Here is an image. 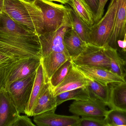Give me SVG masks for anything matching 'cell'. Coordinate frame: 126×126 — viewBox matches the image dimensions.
<instances>
[{
    "mask_svg": "<svg viewBox=\"0 0 126 126\" xmlns=\"http://www.w3.org/2000/svg\"><path fill=\"white\" fill-rule=\"evenodd\" d=\"M67 8L72 27L80 38L88 43L90 27L80 19L72 8L70 7H67Z\"/></svg>",
    "mask_w": 126,
    "mask_h": 126,
    "instance_id": "obj_25",
    "label": "cell"
},
{
    "mask_svg": "<svg viewBox=\"0 0 126 126\" xmlns=\"http://www.w3.org/2000/svg\"><path fill=\"white\" fill-rule=\"evenodd\" d=\"M80 118L79 126H108L105 117L84 116Z\"/></svg>",
    "mask_w": 126,
    "mask_h": 126,
    "instance_id": "obj_28",
    "label": "cell"
},
{
    "mask_svg": "<svg viewBox=\"0 0 126 126\" xmlns=\"http://www.w3.org/2000/svg\"><path fill=\"white\" fill-rule=\"evenodd\" d=\"M108 1V0H99L98 10L94 19V23L98 21L103 17L104 7Z\"/></svg>",
    "mask_w": 126,
    "mask_h": 126,
    "instance_id": "obj_30",
    "label": "cell"
},
{
    "mask_svg": "<svg viewBox=\"0 0 126 126\" xmlns=\"http://www.w3.org/2000/svg\"><path fill=\"white\" fill-rule=\"evenodd\" d=\"M108 126H126V112L110 109L105 117Z\"/></svg>",
    "mask_w": 126,
    "mask_h": 126,
    "instance_id": "obj_26",
    "label": "cell"
},
{
    "mask_svg": "<svg viewBox=\"0 0 126 126\" xmlns=\"http://www.w3.org/2000/svg\"><path fill=\"white\" fill-rule=\"evenodd\" d=\"M88 78L87 87L92 97L100 101L106 106L109 107L110 94V85L105 86L89 78Z\"/></svg>",
    "mask_w": 126,
    "mask_h": 126,
    "instance_id": "obj_23",
    "label": "cell"
},
{
    "mask_svg": "<svg viewBox=\"0 0 126 126\" xmlns=\"http://www.w3.org/2000/svg\"><path fill=\"white\" fill-rule=\"evenodd\" d=\"M88 78L72 63L67 75L63 81L53 89L55 96L63 92L79 88H85L88 85Z\"/></svg>",
    "mask_w": 126,
    "mask_h": 126,
    "instance_id": "obj_9",
    "label": "cell"
},
{
    "mask_svg": "<svg viewBox=\"0 0 126 126\" xmlns=\"http://www.w3.org/2000/svg\"><path fill=\"white\" fill-rule=\"evenodd\" d=\"M111 84L109 107L126 112V82Z\"/></svg>",
    "mask_w": 126,
    "mask_h": 126,
    "instance_id": "obj_19",
    "label": "cell"
},
{
    "mask_svg": "<svg viewBox=\"0 0 126 126\" xmlns=\"http://www.w3.org/2000/svg\"><path fill=\"white\" fill-rule=\"evenodd\" d=\"M100 101L92 97L87 100L75 101L69 107L72 114L81 117L95 116L105 117L109 110Z\"/></svg>",
    "mask_w": 126,
    "mask_h": 126,
    "instance_id": "obj_8",
    "label": "cell"
},
{
    "mask_svg": "<svg viewBox=\"0 0 126 126\" xmlns=\"http://www.w3.org/2000/svg\"><path fill=\"white\" fill-rule=\"evenodd\" d=\"M36 125L32 122L28 115H19L13 126H35Z\"/></svg>",
    "mask_w": 126,
    "mask_h": 126,
    "instance_id": "obj_29",
    "label": "cell"
},
{
    "mask_svg": "<svg viewBox=\"0 0 126 126\" xmlns=\"http://www.w3.org/2000/svg\"><path fill=\"white\" fill-rule=\"evenodd\" d=\"M20 115L6 90H0V126H13Z\"/></svg>",
    "mask_w": 126,
    "mask_h": 126,
    "instance_id": "obj_12",
    "label": "cell"
},
{
    "mask_svg": "<svg viewBox=\"0 0 126 126\" xmlns=\"http://www.w3.org/2000/svg\"><path fill=\"white\" fill-rule=\"evenodd\" d=\"M120 0H111L106 14L90 27L88 43L104 47L111 36Z\"/></svg>",
    "mask_w": 126,
    "mask_h": 126,
    "instance_id": "obj_3",
    "label": "cell"
},
{
    "mask_svg": "<svg viewBox=\"0 0 126 126\" xmlns=\"http://www.w3.org/2000/svg\"><path fill=\"white\" fill-rule=\"evenodd\" d=\"M80 118L78 115H60L51 111L34 116V123L39 126H79Z\"/></svg>",
    "mask_w": 126,
    "mask_h": 126,
    "instance_id": "obj_11",
    "label": "cell"
},
{
    "mask_svg": "<svg viewBox=\"0 0 126 126\" xmlns=\"http://www.w3.org/2000/svg\"><path fill=\"white\" fill-rule=\"evenodd\" d=\"M118 52L121 58L126 61V49H118Z\"/></svg>",
    "mask_w": 126,
    "mask_h": 126,
    "instance_id": "obj_32",
    "label": "cell"
},
{
    "mask_svg": "<svg viewBox=\"0 0 126 126\" xmlns=\"http://www.w3.org/2000/svg\"><path fill=\"white\" fill-rule=\"evenodd\" d=\"M45 83L44 72L43 65L41 63L36 71L31 96L25 111V114L28 116L32 117L33 109L40 94Z\"/></svg>",
    "mask_w": 126,
    "mask_h": 126,
    "instance_id": "obj_18",
    "label": "cell"
},
{
    "mask_svg": "<svg viewBox=\"0 0 126 126\" xmlns=\"http://www.w3.org/2000/svg\"><path fill=\"white\" fill-rule=\"evenodd\" d=\"M0 32L20 38H33L38 36L13 20L4 12L0 15Z\"/></svg>",
    "mask_w": 126,
    "mask_h": 126,
    "instance_id": "obj_14",
    "label": "cell"
},
{
    "mask_svg": "<svg viewBox=\"0 0 126 126\" xmlns=\"http://www.w3.org/2000/svg\"><path fill=\"white\" fill-rule=\"evenodd\" d=\"M64 43L72 60L80 55L87 45V43L78 35L72 27L66 32L64 37Z\"/></svg>",
    "mask_w": 126,
    "mask_h": 126,
    "instance_id": "obj_17",
    "label": "cell"
},
{
    "mask_svg": "<svg viewBox=\"0 0 126 126\" xmlns=\"http://www.w3.org/2000/svg\"><path fill=\"white\" fill-rule=\"evenodd\" d=\"M76 66L87 77L105 86L125 82L123 78L107 69L89 66Z\"/></svg>",
    "mask_w": 126,
    "mask_h": 126,
    "instance_id": "obj_10",
    "label": "cell"
},
{
    "mask_svg": "<svg viewBox=\"0 0 126 126\" xmlns=\"http://www.w3.org/2000/svg\"><path fill=\"white\" fill-rule=\"evenodd\" d=\"M34 4L43 14V29L41 34L54 32L62 25L68 11L67 6L44 0H35Z\"/></svg>",
    "mask_w": 126,
    "mask_h": 126,
    "instance_id": "obj_4",
    "label": "cell"
},
{
    "mask_svg": "<svg viewBox=\"0 0 126 126\" xmlns=\"http://www.w3.org/2000/svg\"><path fill=\"white\" fill-rule=\"evenodd\" d=\"M36 71L31 75L12 83L6 90L19 114H25L29 100Z\"/></svg>",
    "mask_w": 126,
    "mask_h": 126,
    "instance_id": "obj_6",
    "label": "cell"
},
{
    "mask_svg": "<svg viewBox=\"0 0 126 126\" xmlns=\"http://www.w3.org/2000/svg\"><path fill=\"white\" fill-rule=\"evenodd\" d=\"M126 35V0H120L114 29L107 45L117 49L118 42Z\"/></svg>",
    "mask_w": 126,
    "mask_h": 126,
    "instance_id": "obj_15",
    "label": "cell"
},
{
    "mask_svg": "<svg viewBox=\"0 0 126 126\" xmlns=\"http://www.w3.org/2000/svg\"><path fill=\"white\" fill-rule=\"evenodd\" d=\"M72 61L76 66L95 67L110 70V62L104 47L90 44H87L83 51Z\"/></svg>",
    "mask_w": 126,
    "mask_h": 126,
    "instance_id": "obj_7",
    "label": "cell"
},
{
    "mask_svg": "<svg viewBox=\"0 0 126 126\" xmlns=\"http://www.w3.org/2000/svg\"><path fill=\"white\" fill-rule=\"evenodd\" d=\"M125 75H124V79L125 80V82H126V66H125Z\"/></svg>",
    "mask_w": 126,
    "mask_h": 126,
    "instance_id": "obj_36",
    "label": "cell"
},
{
    "mask_svg": "<svg viewBox=\"0 0 126 126\" xmlns=\"http://www.w3.org/2000/svg\"><path fill=\"white\" fill-rule=\"evenodd\" d=\"M42 59L38 37H16L0 32V90L6 88L13 72L30 58Z\"/></svg>",
    "mask_w": 126,
    "mask_h": 126,
    "instance_id": "obj_1",
    "label": "cell"
},
{
    "mask_svg": "<svg viewBox=\"0 0 126 126\" xmlns=\"http://www.w3.org/2000/svg\"><path fill=\"white\" fill-rule=\"evenodd\" d=\"M44 0L48 1H56L58 2L59 3H61L62 4H68L69 0Z\"/></svg>",
    "mask_w": 126,
    "mask_h": 126,
    "instance_id": "obj_33",
    "label": "cell"
},
{
    "mask_svg": "<svg viewBox=\"0 0 126 126\" xmlns=\"http://www.w3.org/2000/svg\"><path fill=\"white\" fill-rule=\"evenodd\" d=\"M72 64L71 59L67 60L54 73L49 80L53 89L58 86L63 81L68 73Z\"/></svg>",
    "mask_w": 126,
    "mask_h": 126,
    "instance_id": "obj_27",
    "label": "cell"
},
{
    "mask_svg": "<svg viewBox=\"0 0 126 126\" xmlns=\"http://www.w3.org/2000/svg\"><path fill=\"white\" fill-rule=\"evenodd\" d=\"M56 97L50 82L45 83L32 113V117L51 111H55L57 107Z\"/></svg>",
    "mask_w": 126,
    "mask_h": 126,
    "instance_id": "obj_13",
    "label": "cell"
},
{
    "mask_svg": "<svg viewBox=\"0 0 126 126\" xmlns=\"http://www.w3.org/2000/svg\"><path fill=\"white\" fill-rule=\"evenodd\" d=\"M26 2H29V3H34L35 0H22Z\"/></svg>",
    "mask_w": 126,
    "mask_h": 126,
    "instance_id": "obj_35",
    "label": "cell"
},
{
    "mask_svg": "<svg viewBox=\"0 0 126 126\" xmlns=\"http://www.w3.org/2000/svg\"><path fill=\"white\" fill-rule=\"evenodd\" d=\"M69 54L63 52H52L42 58L41 63L44 72L45 83L49 82L55 72L69 59Z\"/></svg>",
    "mask_w": 126,
    "mask_h": 126,
    "instance_id": "obj_16",
    "label": "cell"
},
{
    "mask_svg": "<svg viewBox=\"0 0 126 126\" xmlns=\"http://www.w3.org/2000/svg\"><path fill=\"white\" fill-rule=\"evenodd\" d=\"M104 47L105 53L109 59L110 70L124 79L126 61L121 57L117 49H114L109 45Z\"/></svg>",
    "mask_w": 126,
    "mask_h": 126,
    "instance_id": "obj_22",
    "label": "cell"
},
{
    "mask_svg": "<svg viewBox=\"0 0 126 126\" xmlns=\"http://www.w3.org/2000/svg\"><path fill=\"white\" fill-rule=\"evenodd\" d=\"M68 4L76 14L88 26L94 24V18L89 5L84 0H69Z\"/></svg>",
    "mask_w": 126,
    "mask_h": 126,
    "instance_id": "obj_21",
    "label": "cell"
},
{
    "mask_svg": "<svg viewBox=\"0 0 126 126\" xmlns=\"http://www.w3.org/2000/svg\"><path fill=\"white\" fill-rule=\"evenodd\" d=\"M3 12L13 20L38 35L42 33L43 14L34 3L22 0H4Z\"/></svg>",
    "mask_w": 126,
    "mask_h": 126,
    "instance_id": "obj_2",
    "label": "cell"
},
{
    "mask_svg": "<svg viewBox=\"0 0 126 126\" xmlns=\"http://www.w3.org/2000/svg\"><path fill=\"white\" fill-rule=\"evenodd\" d=\"M4 0H0V15L3 12Z\"/></svg>",
    "mask_w": 126,
    "mask_h": 126,
    "instance_id": "obj_34",
    "label": "cell"
},
{
    "mask_svg": "<svg viewBox=\"0 0 126 126\" xmlns=\"http://www.w3.org/2000/svg\"><path fill=\"white\" fill-rule=\"evenodd\" d=\"M92 10L94 19L97 13L99 6V0H84Z\"/></svg>",
    "mask_w": 126,
    "mask_h": 126,
    "instance_id": "obj_31",
    "label": "cell"
},
{
    "mask_svg": "<svg viewBox=\"0 0 126 126\" xmlns=\"http://www.w3.org/2000/svg\"><path fill=\"white\" fill-rule=\"evenodd\" d=\"M71 27L72 25L67 11L63 24L57 30L38 36L41 46L42 58L54 51L68 54L64 46V37L67 31Z\"/></svg>",
    "mask_w": 126,
    "mask_h": 126,
    "instance_id": "obj_5",
    "label": "cell"
},
{
    "mask_svg": "<svg viewBox=\"0 0 126 126\" xmlns=\"http://www.w3.org/2000/svg\"><path fill=\"white\" fill-rule=\"evenodd\" d=\"M56 97L58 106L67 101L87 100L92 97L87 87L65 92L56 95Z\"/></svg>",
    "mask_w": 126,
    "mask_h": 126,
    "instance_id": "obj_24",
    "label": "cell"
},
{
    "mask_svg": "<svg viewBox=\"0 0 126 126\" xmlns=\"http://www.w3.org/2000/svg\"><path fill=\"white\" fill-rule=\"evenodd\" d=\"M41 60L40 58H30L22 63L11 75L6 89L12 83L26 77L36 72L41 63Z\"/></svg>",
    "mask_w": 126,
    "mask_h": 126,
    "instance_id": "obj_20",
    "label": "cell"
}]
</instances>
